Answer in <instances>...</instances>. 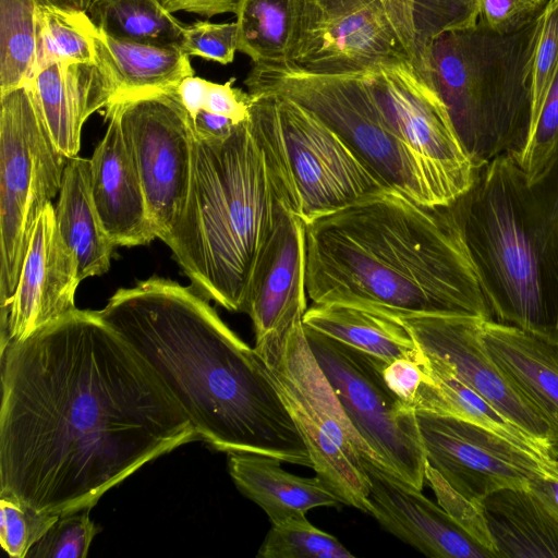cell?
I'll list each match as a JSON object with an SVG mask.
<instances>
[{"mask_svg": "<svg viewBox=\"0 0 558 558\" xmlns=\"http://www.w3.org/2000/svg\"><path fill=\"white\" fill-rule=\"evenodd\" d=\"M542 25L543 12L509 33L477 22L434 41L433 86L478 169L502 154L517 157L526 142Z\"/></svg>", "mask_w": 558, "mask_h": 558, "instance_id": "8992f818", "label": "cell"}, {"mask_svg": "<svg viewBox=\"0 0 558 558\" xmlns=\"http://www.w3.org/2000/svg\"><path fill=\"white\" fill-rule=\"evenodd\" d=\"M209 85V81L195 75L183 78L178 85V96L192 119L206 109Z\"/></svg>", "mask_w": 558, "mask_h": 558, "instance_id": "ee69618b", "label": "cell"}, {"mask_svg": "<svg viewBox=\"0 0 558 558\" xmlns=\"http://www.w3.org/2000/svg\"><path fill=\"white\" fill-rule=\"evenodd\" d=\"M37 8L34 0H0V93L35 76Z\"/></svg>", "mask_w": 558, "mask_h": 558, "instance_id": "4dcf8cb0", "label": "cell"}, {"mask_svg": "<svg viewBox=\"0 0 558 558\" xmlns=\"http://www.w3.org/2000/svg\"><path fill=\"white\" fill-rule=\"evenodd\" d=\"M529 487L558 514V459L555 463V473L535 476L531 480Z\"/></svg>", "mask_w": 558, "mask_h": 558, "instance_id": "bcb514c9", "label": "cell"}, {"mask_svg": "<svg viewBox=\"0 0 558 558\" xmlns=\"http://www.w3.org/2000/svg\"><path fill=\"white\" fill-rule=\"evenodd\" d=\"M557 71L558 0H548L543 10V25L534 56L532 77V114L526 142L534 131Z\"/></svg>", "mask_w": 558, "mask_h": 558, "instance_id": "d590c367", "label": "cell"}, {"mask_svg": "<svg viewBox=\"0 0 558 558\" xmlns=\"http://www.w3.org/2000/svg\"><path fill=\"white\" fill-rule=\"evenodd\" d=\"M304 329L315 359L355 429L392 474L422 490L427 461L416 411L387 386L383 376L386 362Z\"/></svg>", "mask_w": 558, "mask_h": 558, "instance_id": "7c38bea8", "label": "cell"}, {"mask_svg": "<svg viewBox=\"0 0 558 558\" xmlns=\"http://www.w3.org/2000/svg\"><path fill=\"white\" fill-rule=\"evenodd\" d=\"M305 288L312 303L397 318L494 317L451 205L393 191L305 223Z\"/></svg>", "mask_w": 558, "mask_h": 558, "instance_id": "3957f363", "label": "cell"}, {"mask_svg": "<svg viewBox=\"0 0 558 558\" xmlns=\"http://www.w3.org/2000/svg\"><path fill=\"white\" fill-rule=\"evenodd\" d=\"M89 510L60 514L47 532L29 548L26 558H85L99 532Z\"/></svg>", "mask_w": 558, "mask_h": 558, "instance_id": "e575fe53", "label": "cell"}, {"mask_svg": "<svg viewBox=\"0 0 558 558\" xmlns=\"http://www.w3.org/2000/svg\"><path fill=\"white\" fill-rule=\"evenodd\" d=\"M289 209L286 178L247 119L227 138L195 137L186 205L167 245L196 292L243 312L255 262Z\"/></svg>", "mask_w": 558, "mask_h": 558, "instance_id": "277c9868", "label": "cell"}, {"mask_svg": "<svg viewBox=\"0 0 558 558\" xmlns=\"http://www.w3.org/2000/svg\"><path fill=\"white\" fill-rule=\"evenodd\" d=\"M281 463L263 453L228 452V471L236 488L264 510L271 524L305 515L314 508L341 505L319 477L292 474Z\"/></svg>", "mask_w": 558, "mask_h": 558, "instance_id": "cb8c5ba5", "label": "cell"}, {"mask_svg": "<svg viewBox=\"0 0 558 558\" xmlns=\"http://www.w3.org/2000/svg\"><path fill=\"white\" fill-rule=\"evenodd\" d=\"M193 125L198 138L223 140L232 133L236 123L225 116L203 109L193 119Z\"/></svg>", "mask_w": 558, "mask_h": 558, "instance_id": "f6af8a7d", "label": "cell"}, {"mask_svg": "<svg viewBox=\"0 0 558 558\" xmlns=\"http://www.w3.org/2000/svg\"><path fill=\"white\" fill-rule=\"evenodd\" d=\"M81 281L76 257L60 235L54 206L49 203L36 221L15 292L0 308V348L75 310Z\"/></svg>", "mask_w": 558, "mask_h": 558, "instance_id": "e0dca14e", "label": "cell"}, {"mask_svg": "<svg viewBox=\"0 0 558 558\" xmlns=\"http://www.w3.org/2000/svg\"><path fill=\"white\" fill-rule=\"evenodd\" d=\"M303 324L322 335L389 363L409 359L417 363L424 352L400 319L343 303H312Z\"/></svg>", "mask_w": 558, "mask_h": 558, "instance_id": "4316f807", "label": "cell"}, {"mask_svg": "<svg viewBox=\"0 0 558 558\" xmlns=\"http://www.w3.org/2000/svg\"><path fill=\"white\" fill-rule=\"evenodd\" d=\"M104 113L108 128L89 159L94 205L116 245L148 244L157 235L138 171L118 118Z\"/></svg>", "mask_w": 558, "mask_h": 558, "instance_id": "ffe728a7", "label": "cell"}, {"mask_svg": "<svg viewBox=\"0 0 558 558\" xmlns=\"http://www.w3.org/2000/svg\"><path fill=\"white\" fill-rule=\"evenodd\" d=\"M59 515L37 510L11 495L0 494V542L13 558H26L29 548Z\"/></svg>", "mask_w": 558, "mask_h": 558, "instance_id": "836d02e7", "label": "cell"}, {"mask_svg": "<svg viewBox=\"0 0 558 558\" xmlns=\"http://www.w3.org/2000/svg\"><path fill=\"white\" fill-rule=\"evenodd\" d=\"M430 53L418 27L416 0H301L286 66L359 74L408 61L433 86Z\"/></svg>", "mask_w": 558, "mask_h": 558, "instance_id": "9c48e42d", "label": "cell"}, {"mask_svg": "<svg viewBox=\"0 0 558 558\" xmlns=\"http://www.w3.org/2000/svg\"><path fill=\"white\" fill-rule=\"evenodd\" d=\"M44 7H53L70 11H87L93 0H34Z\"/></svg>", "mask_w": 558, "mask_h": 558, "instance_id": "7dc6e473", "label": "cell"}, {"mask_svg": "<svg viewBox=\"0 0 558 558\" xmlns=\"http://www.w3.org/2000/svg\"><path fill=\"white\" fill-rule=\"evenodd\" d=\"M0 494L56 515L92 509L147 462L198 436L142 356L73 310L0 348Z\"/></svg>", "mask_w": 558, "mask_h": 558, "instance_id": "6da1fadb", "label": "cell"}, {"mask_svg": "<svg viewBox=\"0 0 558 558\" xmlns=\"http://www.w3.org/2000/svg\"><path fill=\"white\" fill-rule=\"evenodd\" d=\"M558 141V71L534 131L521 153L512 157L531 177L542 168Z\"/></svg>", "mask_w": 558, "mask_h": 558, "instance_id": "74e56055", "label": "cell"}, {"mask_svg": "<svg viewBox=\"0 0 558 558\" xmlns=\"http://www.w3.org/2000/svg\"><path fill=\"white\" fill-rule=\"evenodd\" d=\"M548 0H478V22L488 28L509 33L539 15Z\"/></svg>", "mask_w": 558, "mask_h": 558, "instance_id": "ab89813d", "label": "cell"}, {"mask_svg": "<svg viewBox=\"0 0 558 558\" xmlns=\"http://www.w3.org/2000/svg\"><path fill=\"white\" fill-rule=\"evenodd\" d=\"M89 175V159L80 156L69 159L54 206L57 228L76 257L81 280L107 272L117 246L94 205Z\"/></svg>", "mask_w": 558, "mask_h": 558, "instance_id": "d4e9b609", "label": "cell"}, {"mask_svg": "<svg viewBox=\"0 0 558 558\" xmlns=\"http://www.w3.org/2000/svg\"><path fill=\"white\" fill-rule=\"evenodd\" d=\"M426 461L474 504L507 487H529L532 478L555 473V458L526 449L476 424L416 412Z\"/></svg>", "mask_w": 558, "mask_h": 558, "instance_id": "9a60e30c", "label": "cell"}, {"mask_svg": "<svg viewBox=\"0 0 558 558\" xmlns=\"http://www.w3.org/2000/svg\"><path fill=\"white\" fill-rule=\"evenodd\" d=\"M366 76L393 132L423 165L440 205L457 202L478 168L437 90L408 61L378 64Z\"/></svg>", "mask_w": 558, "mask_h": 558, "instance_id": "5bb4252c", "label": "cell"}, {"mask_svg": "<svg viewBox=\"0 0 558 558\" xmlns=\"http://www.w3.org/2000/svg\"><path fill=\"white\" fill-rule=\"evenodd\" d=\"M420 364L424 376L413 400L416 412L471 422L526 449L553 458L536 440L459 380L438 360L424 353Z\"/></svg>", "mask_w": 558, "mask_h": 558, "instance_id": "83f0119b", "label": "cell"}, {"mask_svg": "<svg viewBox=\"0 0 558 558\" xmlns=\"http://www.w3.org/2000/svg\"><path fill=\"white\" fill-rule=\"evenodd\" d=\"M251 96L248 121L280 167L293 211L305 223L389 191L311 111L282 96Z\"/></svg>", "mask_w": 558, "mask_h": 558, "instance_id": "30bf717a", "label": "cell"}, {"mask_svg": "<svg viewBox=\"0 0 558 558\" xmlns=\"http://www.w3.org/2000/svg\"><path fill=\"white\" fill-rule=\"evenodd\" d=\"M181 50L187 56H196L220 64L233 61L238 51V25L197 21L184 26Z\"/></svg>", "mask_w": 558, "mask_h": 558, "instance_id": "8d00e7d4", "label": "cell"}, {"mask_svg": "<svg viewBox=\"0 0 558 558\" xmlns=\"http://www.w3.org/2000/svg\"><path fill=\"white\" fill-rule=\"evenodd\" d=\"M425 482L432 487L438 505L469 534L494 551L480 506L454 490L427 462Z\"/></svg>", "mask_w": 558, "mask_h": 558, "instance_id": "f35d334b", "label": "cell"}, {"mask_svg": "<svg viewBox=\"0 0 558 558\" xmlns=\"http://www.w3.org/2000/svg\"><path fill=\"white\" fill-rule=\"evenodd\" d=\"M306 310L305 223L289 209L255 262L242 313L258 340L287 329Z\"/></svg>", "mask_w": 558, "mask_h": 558, "instance_id": "d6986e66", "label": "cell"}, {"mask_svg": "<svg viewBox=\"0 0 558 558\" xmlns=\"http://www.w3.org/2000/svg\"><path fill=\"white\" fill-rule=\"evenodd\" d=\"M371 512L390 534L433 558H497L422 490L364 458Z\"/></svg>", "mask_w": 558, "mask_h": 558, "instance_id": "ac0fdd59", "label": "cell"}, {"mask_svg": "<svg viewBox=\"0 0 558 558\" xmlns=\"http://www.w3.org/2000/svg\"><path fill=\"white\" fill-rule=\"evenodd\" d=\"M86 12L109 37L179 48L183 40L184 25L159 0H93Z\"/></svg>", "mask_w": 558, "mask_h": 558, "instance_id": "f546056e", "label": "cell"}, {"mask_svg": "<svg viewBox=\"0 0 558 558\" xmlns=\"http://www.w3.org/2000/svg\"><path fill=\"white\" fill-rule=\"evenodd\" d=\"M98 313L155 372L198 439L313 466L254 348L191 286L151 277L119 289Z\"/></svg>", "mask_w": 558, "mask_h": 558, "instance_id": "7a4b0ae2", "label": "cell"}, {"mask_svg": "<svg viewBox=\"0 0 558 558\" xmlns=\"http://www.w3.org/2000/svg\"><path fill=\"white\" fill-rule=\"evenodd\" d=\"M451 207L494 316L558 341V141L533 177L495 157Z\"/></svg>", "mask_w": 558, "mask_h": 558, "instance_id": "5b68a950", "label": "cell"}, {"mask_svg": "<svg viewBox=\"0 0 558 558\" xmlns=\"http://www.w3.org/2000/svg\"><path fill=\"white\" fill-rule=\"evenodd\" d=\"M158 239L166 244L184 211L193 168V119L175 89L113 99Z\"/></svg>", "mask_w": 558, "mask_h": 558, "instance_id": "4fadbf2b", "label": "cell"}, {"mask_svg": "<svg viewBox=\"0 0 558 558\" xmlns=\"http://www.w3.org/2000/svg\"><path fill=\"white\" fill-rule=\"evenodd\" d=\"M234 81L231 77L223 84L210 82L206 110L225 116L238 124L248 119L252 96L234 87Z\"/></svg>", "mask_w": 558, "mask_h": 558, "instance_id": "60d3db41", "label": "cell"}, {"mask_svg": "<svg viewBox=\"0 0 558 558\" xmlns=\"http://www.w3.org/2000/svg\"><path fill=\"white\" fill-rule=\"evenodd\" d=\"M244 84L251 95L282 96L311 111L387 190L423 205L441 206L423 165L389 124L366 73L314 74L253 64Z\"/></svg>", "mask_w": 558, "mask_h": 558, "instance_id": "ba28073f", "label": "cell"}, {"mask_svg": "<svg viewBox=\"0 0 558 558\" xmlns=\"http://www.w3.org/2000/svg\"><path fill=\"white\" fill-rule=\"evenodd\" d=\"M95 50L96 63L114 88L113 99L175 89L183 78L194 75L190 56L179 47L123 40L97 31Z\"/></svg>", "mask_w": 558, "mask_h": 558, "instance_id": "484cf974", "label": "cell"}, {"mask_svg": "<svg viewBox=\"0 0 558 558\" xmlns=\"http://www.w3.org/2000/svg\"><path fill=\"white\" fill-rule=\"evenodd\" d=\"M398 319L425 354L442 363L553 458H558L549 426L489 355L482 339L484 318L471 315H416Z\"/></svg>", "mask_w": 558, "mask_h": 558, "instance_id": "2e32d148", "label": "cell"}, {"mask_svg": "<svg viewBox=\"0 0 558 558\" xmlns=\"http://www.w3.org/2000/svg\"><path fill=\"white\" fill-rule=\"evenodd\" d=\"M301 0H239L238 51L253 64L287 65Z\"/></svg>", "mask_w": 558, "mask_h": 558, "instance_id": "f1b7e54d", "label": "cell"}, {"mask_svg": "<svg viewBox=\"0 0 558 558\" xmlns=\"http://www.w3.org/2000/svg\"><path fill=\"white\" fill-rule=\"evenodd\" d=\"M383 376L390 390L413 408L424 376L421 364L409 359H397L384 365Z\"/></svg>", "mask_w": 558, "mask_h": 558, "instance_id": "b9f144b4", "label": "cell"}, {"mask_svg": "<svg viewBox=\"0 0 558 558\" xmlns=\"http://www.w3.org/2000/svg\"><path fill=\"white\" fill-rule=\"evenodd\" d=\"M254 350L303 438L316 476L341 504L369 514L371 481L363 460L388 469L344 412L307 342L302 318L255 340Z\"/></svg>", "mask_w": 558, "mask_h": 558, "instance_id": "52a82bcc", "label": "cell"}, {"mask_svg": "<svg viewBox=\"0 0 558 558\" xmlns=\"http://www.w3.org/2000/svg\"><path fill=\"white\" fill-rule=\"evenodd\" d=\"M483 342L512 386L549 426L558 456V341L484 319Z\"/></svg>", "mask_w": 558, "mask_h": 558, "instance_id": "7402d4cb", "label": "cell"}, {"mask_svg": "<svg viewBox=\"0 0 558 558\" xmlns=\"http://www.w3.org/2000/svg\"><path fill=\"white\" fill-rule=\"evenodd\" d=\"M478 506L497 558H558V514L530 487L498 489Z\"/></svg>", "mask_w": 558, "mask_h": 558, "instance_id": "603a6c76", "label": "cell"}, {"mask_svg": "<svg viewBox=\"0 0 558 558\" xmlns=\"http://www.w3.org/2000/svg\"><path fill=\"white\" fill-rule=\"evenodd\" d=\"M259 558H352L337 537L314 526L305 515L271 524Z\"/></svg>", "mask_w": 558, "mask_h": 558, "instance_id": "d6a6232c", "label": "cell"}, {"mask_svg": "<svg viewBox=\"0 0 558 558\" xmlns=\"http://www.w3.org/2000/svg\"><path fill=\"white\" fill-rule=\"evenodd\" d=\"M97 31L85 11L38 4L36 73L58 62H96Z\"/></svg>", "mask_w": 558, "mask_h": 558, "instance_id": "1f68e13d", "label": "cell"}, {"mask_svg": "<svg viewBox=\"0 0 558 558\" xmlns=\"http://www.w3.org/2000/svg\"><path fill=\"white\" fill-rule=\"evenodd\" d=\"M29 84L56 147L69 159L78 156L84 123L113 99L108 75L96 62H58Z\"/></svg>", "mask_w": 558, "mask_h": 558, "instance_id": "44dd1931", "label": "cell"}, {"mask_svg": "<svg viewBox=\"0 0 558 558\" xmlns=\"http://www.w3.org/2000/svg\"><path fill=\"white\" fill-rule=\"evenodd\" d=\"M68 161L31 84L0 93V308L15 292L36 221L59 194Z\"/></svg>", "mask_w": 558, "mask_h": 558, "instance_id": "8fae6325", "label": "cell"}, {"mask_svg": "<svg viewBox=\"0 0 558 558\" xmlns=\"http://www.w3.org/2000/svg\"><path fill=\"white\" fill-rule=\"evenodd\" d=\"M171 13L190 12L206 17L217 14L235 13L239 0H159Z\"/></svg>", "mask_w": 558, "mask_h": 558, "instance_id": "7bdbcfd3", "label": "cell"}]
</instances>
